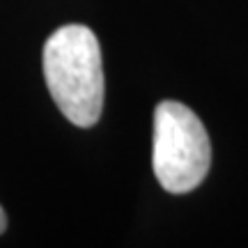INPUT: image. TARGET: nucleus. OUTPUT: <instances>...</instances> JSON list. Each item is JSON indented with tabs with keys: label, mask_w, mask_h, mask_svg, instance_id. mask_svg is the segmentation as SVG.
Segmentation results:
<instances>
[{
	"label": "nucleus",
	"mask_w": 248,
	"mask_h": 248,
	"mask_svg": "<svg viewBox=\"0 0 248 248\" xmlns=\"http://www.w3.org/2000/svg\"><path fill=\"white\" fill-rule=\"evenodd\" d=\"M7 230V214H5V209L0 207V234Z\"/></svg>",
	"instance_id": "3"
},
{
	"label": "nucleus",
	"mask_w": 248,
	"mask_h": 248,
	"mask_svg": "<svg viewBox=\"0 0 248 248\" xmlns=\"http://www.w3.org/2000/svg\"><path fill=\"white\" fill-rule=\"evenodd\" d=\"M212 163V145L202 122L177 101H161L154 113L152 166L170 193H188L202 184Z\"/></svg>",
	"instance_id": "2"
},
{
	"label": "nucleus",
	"mask_w": 248,
	"mask_h": 248,
	"mask_svg": "<svg viewBox=\"0 0 248 248\" xmlns=\"http://www.w3.org/2000/svg\"><path fill=\"white\" fill-rule=\"evenodd\" d=\"M44 78L62 115L76 126H94L104 110V62L88 26L58 28L44 46Z\"/></svg>",
	"instance_id": "1"
}]
</instances>
